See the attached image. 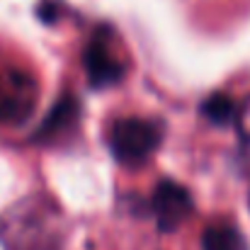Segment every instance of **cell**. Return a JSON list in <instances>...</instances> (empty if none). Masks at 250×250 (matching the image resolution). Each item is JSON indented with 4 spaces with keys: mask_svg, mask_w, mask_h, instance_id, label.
I'll list each match as a JSON object with an SVG mask.
<instances>
[{
    "mask_svg": "<svg viewBox=\"0 0 250 250\" xmlns=\"http://www.w3.org/2000/svg\"><path fill=\"white\" fill-rule=\"evenodd\" d=\"M161 141H163V124L156 119H139V117L117 119L107 139L114 161L122 166L144 163L161 146Z\"/></svg>",
    "mask_w": 250,
    "mask_h": 250,
    "instance_id": "6da1fadb",
    "label": "cell"
},
{
    "mask_svg": "<svg viewBox=\"0 0 250 250\" xmlns=\"http://www.w3.org/2000/svg\"><path fill=\"white\" fill-rule=\"evenodd\" d=\"M83 66L92 87H112L122 83L126 68L124 61L109 46V29L102 27L92 34L83 51Z\"/></svg>",
    "mask_w": 250,
    "mask_h": 250,
    "instance_id": "7a4b0ae2",
    "label": "cell"
},
{
    "mask_svg": "<svg viewBox=\"0 0 250 250\" xmlns=\"http://www.w3.org/2000/svg\"><path fill=\"white\" fill-rule=\"evenodd\" d=\"M151 209L156 214L158 229L163 233H170L187 221V216L194 211V202H192L187 187H182L172 180H163L153 189Z\"/></svg>",
    "mask_w": 250,
    "mask_h": 250,
    "instance_id": "3957f363",
    "label": "cell"
},
{
    "mask_svg": "<svg viewBox=\"0 0 250 250\" xmlns=\"http://www.w3.org/2000/svg\"><path fill=\"white\" fill-rule=\"evenodd\" d=\"M34 83L20 73L0 76V122H17L32 112Z\"/></svg>",
    "mask_w": 250,
    "mask_h": 250,
    "instance_id": "277c9868",
    "label": "cell"
},
{
    "mask_svg": "<svg viewBox=\"0 0 250 250\" xmlns=\"http://www.w3.org/2000/svg\"><path fill=\"white\" fill-rule=\"evenodd\" d=\"M78 119V102L73 95H63L59 97V102L51 107V112L46 114V119L42 122V126L37 129L34 139H54L61 131H66L73 122Z\"/></svg>",
    "mask_w": 250,
    "mask_h": 250,
    "instance_id": "5b68a950",
    "label": "cell"
},
{
    "mask_svg": "<svg viewBox=\"0 0 250 250\" xmlns=\"http://www.w3.org/2000/svg\"><path fill=\"white\" fill-rule=\"evenodd\" d=\"M202 250H248L243 233L233 226H209L202 236Z\"/></svg>",
    "mask_w": 250,
    "mask_h": 250,
    "instance_id": "8992f818",
    "label": "cell"
},
{
    "mask_svg": "<svg viewBox=\"0 0 250 250\" xmlns=\"http://www.w3.org/2000/svg\"><path fill=\"white\" fill-rule=\"evenodd\" d=\"M236 112H238V107H236L233 100H231L229 95H224V92L209 95V97L204 100V104H202V114H204L211 124H216V126H226V124L236 122Z\"/></svg>",
    "mask_w": 250,
    "mask_h": 250,
    "instance_id": "52a82bcc",
    "label": "cell"
},
{
    "mask_svg": "<svg viewBox=\"0 0 250 250\" xmlns=\"http://www.w3.org/2000/svg\"><path fill=\"white\" fill-rule=\"evenodd\" d=\"M236 129H238V136H241V141L250 146V97H246V102L238 107V112H236Z\"/></svg>",
    "mask_w": 250,
    "mask_h": 250,
    "instance_id": "ba28073f",
    "label": "cell"
},
{
    "mask_svg": "<svg viewBox=\"0 0 250 250\" xmlns=\"http://www.w3.org/2000/svg\"><path fill=\"white\" fill-rule=\"evenodd\" d=\"M56 15H59V5H54V2H42V5H39V17H42L46 24H51V22L56 20Z\"/></svg>",
    "mask_w": 250,
    "mask_h": 250,
    "instance_id": "9c48e42d",
    "label": "cell"
}]
</instances>
